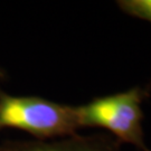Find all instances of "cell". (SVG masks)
<instances>
[{"instance_id": "1", "label": "cell", "mask_w": 151, "mask_h": 151, "mask_svg": "<svg viewBox=\"0 0 151 151\" xmlns=\"http://www.w3.org/2000/svg\"><path fill=\"white\" fill-rule=\"evenodd\" d=\"M22 130L38 141L76 134L80 129L76 106L39 96H12L0 90V131Z\"/></svg>"}, {"instance_id": "2", "label": "cell", "mask_w": 151, "mask_h": 151, "mask_svg": "<svg viewBox=\"0 0 151 151\" xmlns=\"http://www.w3.org/2000/svg\"><path fill=\"white\" fill-rule=\"evenodd\" d=\"M149 86H135L129 91L95 97L91 102L76 106L80 128H102L113 133L119 143H130L143 151L147 148L143 138L141 103L149 95Z\"/></svg>"}, {"instance_id": "3", "label": "cell", "mask_w": 151, "mask_h": 151, "mask_svg": "<svg viewBox=\"0 0 151 151\" xmlns=\"http://www.w3.org/2000/svg\"><path fill=\"white\" fill-rule=\"evenodd\" d=\"M0 151H121L120 143L106 134L81 137L73 134L66 139L52 141H14L0 145Z\"/></svg>"}, {"instance_id": "4", "label": "cell", "mask_w": 151, "mask_h": 151, "mask_svg": "<svg viewBox=\"0 0 151 151\" xmlns=\"http://www.w3.org/2000/svg\"><path fill=\"white\" fill-rule=\"evenodd\" d=\"M116 4L127 15L151 22V0H120Z\"/></svg>"}, {"instance_id": "5", "label": "cell", "mask_w": 151, "mask_h": 151, "mask_svg": "<svg viewBox=\"0 0 151 151\" xmlns=\"http://www.w3.org/2000/svg\"><path fill=\"white\" fill-rule=\"evenodd\" d=\"M6 80V73H5V70H2L1 67H0V84L2 83V82Z\"/></svg>"}]
</instances>
